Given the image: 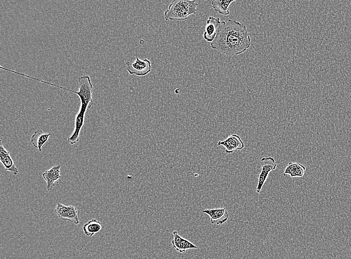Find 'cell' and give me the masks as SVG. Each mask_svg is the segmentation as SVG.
Listing matches in <instances>:
<instances>
[{
    "mask_svg": "<svg viewBox=\"0 0 351 259\" xmlns=\"http://www.w3.org/2000/svg\"><path fill=\"white\" fill-rule=\"evenodd\" d=\"M250 35L245 25L230 19L226 23L221 22L217 35L211 47L226 56L240 55L251 46Z\"/></svg>",
    "mask_w": 351,
    "mask_h": 259,
    "instance_id": "1",
    "label": "cell"
},
{
    "mask_svg": "<svg viewBox=\"0 0 351 259\" xmlns=\"http://www.w3.org/2000/svg\"><path fill=\"white\" fill-rule=\"evenodd\" d=\"M198 6L195 0H174L165 12V19L186 20L190 15L196 14Z\"/></svg>",
    "mask_w": 351,
    "mask_h": 259,
    "instance_id": "2",
    "label": "cell"
},
{
    "mask_svg": "<svg viewBox=\"0 0 351 259\" xmlns=\"http://www.w3.org/2000/svg\"><path fill=\"white\" fill-rule=\"evenodd\" d=\"M78 83L80 92L78 97L81 102L80 107L88 109L93 101V85L91 77L89 76H81L78 79Z\"/></svg>",
    "mask_w": 351,
    "mask_h": 259,
    "instance_id": "3",
    "label": "cell"
},
{
    "mask_svg": "<svg viewBox=\"0 0 351 259\" xmlns=\"http://www.w3.org/2000/svg\"><path fill=\"white\" fill-rule=\"evenodd\" d=\"M127 70L130 75L138 76H144L150 73L152 70V64L150 60L146 58L140 59L136 57L135 61L133 63L129 61L126 62Z\"/></svg>",
    "mask_w": 351,
    "mask_h": 259,
    "instance_id": "4",
    "label": "cell"
},
{
    "mask_svg": "<svg viewBox=\"0 0 351 259\" xmlns=\"http://www.w3.org/2000/svg\"><path fill=\"white\" fill-rule=\"evenodd\" d=\"M261 163V171L259 176L256 190L258 193L261 191L270 172L275 170L277 166L275 159L271 157L262 158Z\"/></svg>",
    "mask_w": 351,
    "mask_h": 259,
    "instance_id": "5",
    "label": "cell"
},
{
    "mask_svg": "<svg viewBox=\"0 0 351 259\" xmlns=\"http://www.w3.org/2000/svg\"><path fill=\"white\" fill-rule=\"evenodd\" d=\"M55 211L61 221L69 222L75 224L79 223L78 211L74 206H66L58 203Z\"/></svg>",
    "mask_w": 351,
    "mask_h": 259,
    "instance_id": "6",
    "label": "cell"
},
{
    "mask_svg": "<svg viewBox=\"0 0 351 259\" xmlns=\"http://www.w3.org/2000/svg\"><path fill=\"white\" fill-rule=\"evenodd\" d=\"M218 146H223L225 153L229 154H233L237 150H241L245 147L241 138L237 134L231 135L224 140L219 141Z\"/></svg>",
    "mask_w": 351,
    "mask_h": 259,
    "instance_id": "7",
    "label": "cell"
},
{
    "mask_svg": "<svg viewBox=\"0 0 351 259\" xmlns=\"http://www.w3.org/2000/svg\"><path fill=\"white\" fill-rule=\"evenodd\" d=\"M202 212L209 216L211 222L221 225L228 221L230 214L225 207L203 210Z\"/></svg>",
    "mask_w": 351,
    "mask_h": 259,
    "instance_id": "8",
    "label": "cell"
},
{
    "mask_svg": "<svg viewBox=\"0 0 351 259\" xmlns=\"http://www.w3.org/2000/svg\"><path fill=\"white\" fill-rule=\"evenodd\" d=\"M88 109L80 107L79 110L75 116V127L74 132L68 138V142L71 145H74L79 140L80 132L84 126L85 115Z\"/></svg>",
    "mask_w": 351,
    "mask_h": 259,
    "instance_id": "9",
    "label": "cell"
},
{
    "mask_svg": "<svg viewBox=\"0 0 351 259\" xmlns=\"http://www.w3.org/2000/svg\"><path fill=\"white\" fill-rule=\"evenodd\" d=\"M221 22L220 18L209 17L206 21L205 30L203 34V38L208 42H213L216 38Z\"/></svg>",
    "mask_w": 351,
    "mask_h": 259,
    "instance_id": "10",
    "label": "cell"
},
{
    "mask_svg": "<svg viewBox=\"0 0 351 259\" xmlns=\"http://www.w3.org/2000/svg\"><path fill=\"white\" fill-rule=\"evenodd\" d=\"M0 161L4 166L6 170L12 172L15 176L18 175V170L10 155V153L5 148L1 140V143H0Z\"/></svg>",
    "mask_w": 351,
    "mask_h": 259,
    "instance_id": "11",
    "label": "cell"
},
{
    "mask_svg": "<svg viewBox=\"0 0 351 259\" xmlns=\"http://www.w3.org/2000/svg\"><path fill=\"white\" fill-rule=\"evenodd\" d=\"M173 239L172 240L173 247L181 253L191 249H198L195 244L185 240L179 235L177 231L173 232Z\"/></svg>",
    "mask_w": 351,
    "mask_h": 259,
    "instance_id": "12",
    "label": "cell"
},
{
    "mask_svg": "<svg viewBox=\"0 0 351 259\" xmlns=\"http://www.w3.org/2000/svg\"><path fill=\"white\" fill-rule=\"evenodd\" d=\"M60 167V165L55 166L51 169L45 171L43 174V178L47 183L48 190H52L55 185V183L61 178Z\"/></svg>",
    "mask_w": 351,
    "mask_h": 259,
    "instance_id": "13",
    "label": "cell"
},
{
    "mask_svg": "<svg viewBox=\"0 0 351 259\" xmlns=\"http://www.w3.org/2000/svg\"><path fill=\"white\" fill-rule=\"evenodd\" d=\"M52 134V133H44L42 130H38L32 136L31 142L33 147L38 149L40 152L42 147L47 143Z\"/></svg>",
    "mask_w": 351,
    "mask_h": 259,
    "instance_id": "14",
    "label": "cell"
},
{
    "mask_svg": "<svg viewBox=\"0 0 351 259\" xmlns=\"http://www.w3.org/2000/svg\"><path fill=\"white\" fill-rule=\"evenodd\" d=\"M306 167L299 163H290L285 168L283 175H290L292 178L302 177L304 175Z\"/></svg>",
    "mask_w": 351,
    "mask_h": 259,
    "instance_id": "15",
    "label": "cell"
},
{
    "mask_svg": "<svg viewBox=\"0 0 351 259\" xmlns=\"http://www.w3.org/2000/svg\"><path fill=\"white\" fill-rule=\"evenodd\" d=\"M235 1V0L233 1L214 0L212 2V6L216 12L224 16H228L230 14L229 6Z\"/></svg>",
    "mask_w": 351,
    "mask_h": 259,
    "instance_id": "16",
    "label": "cell"
},
{
    "mask_svg": "<svg viewBox=\"0 0 351 259\" xmlns=\"http://www.w3.org/2000/svg\"><path fill=\"white\" fill-rule=\"evenodd\" d=\"M101 229L102 225L100 222L96 219L90 220L83 226V231L85 235L89 237H92L98 233Z\"/></svg>",
    "mask_w": 351,
    "mask_h": 259,
    "instance_id": "17",
    "label": "cell"
}]
</instances>
